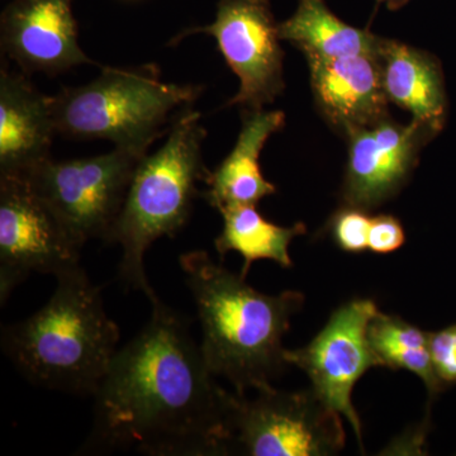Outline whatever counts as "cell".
<instances>
[{
    "mask_svg": "<svg viewBox=\"0 0 456 456\" xmlns=\"http://www.w3.org/2000/svg\"><path fill=\"white\" fill-rule=\"evenodd\" d=\"M435 371L448 388L456 384V323L437 332H428Z\"/></svg>",
    "mask_w": 456,
    "mask_h": 456,
    "instance_id": "21",
    "label": "cell"
},
{
    "mask_svg": "<svg viewBox=\"0 0 456 456\" xmlns=\"http://www.w3.org/2000/svg\"><path fill=\"white\" fill-rule=\"evenodd\" d=\"M27 77L0 69V176H25L50 159L57 134L53 98Z\"/></svg>",
    "mask_w": 456,
    "mask_h": 456,
    "instance_id": "14",
    "label": "cell"
},
{
    "mask_svg": "<svg viewBox=\"0 0 456 456\" xmlns=\"http://www.w3.org/2000/svg\"><path fill=\"white\" fill-rule=\"evenodd\" d=\"M378 312L370 299L345 303L310 344L284 353L288 365L308 375L317 397L350 422L360 445L362 426L353 404V391L369 369L380 367L368 340L369 323Z\"/></svg>",
    "mask_w": 456,
    "mask_h": 456,
    "instance_id": "10",
    "label": "cell"
},
{
    "mask_svg": "<svg viewBox=\"0 0 456 456\" xmlns=\"http://www.w3.org/2000/svg\"><path fill=\"white\" fill-rule=\"evenodd\" d=\"M436 134L424 125H401L391 117L345 134L349 143L342 206L371 211L399 193L425 145Z\"/></svg>",
    "mask_w": 456,
    "mask_h": 456,
    "instance_id": "11",
    "label": "cell"
},
{
    "mask_svg": "<svg viewBox=\"0 0 456 456\" xmlns=\"http://www.w3.org/2000/svg\"><path fill=\"white\" fill-rule=\"evenodd\" d=\"M278 26L270 0H220L211 25L179 33L170 45L197 33L211 36L240 80L239 92L227 106L260 110L273 103L285 86Z\"/></svg>",
    "mask_w": 456,
    "mask_h": 456,
    "instance_id": "9",
    "label": "cell"
},
{
    "mask_svg": "<svg viewBox=\"0 0 456 456\" xmlns=\"http://www.w3.org/2000/svg\"><path fill=\"white\" fill-rule=\"evenodd\" d=\"M378 2L383 3L391 11H397V9L404 7L411 0H378Z\"/></svg>",
    "mask_w": 456,
    "mask_h": 456,
    "instance_id": "23",
    "label": "cell"
},
{
    "mask_svg": "<svg viewBox=\"0 0 456 456\" xmlns=\"http://www.w3.org/2000/svg\"><path fill=\"white\" fill-rule=\"evenodd\" d=\"M406 241V233L397 217L378 215L371 217L369 228L368 250L374 254H391Z\"/></svg>",
    "mask_w": 456,
    "mask_h": 456,
    "instance_id": "22",
    "label": "cell"
},
{
    "mask_svg": "<svg viewBox=\"0 0 456 456\" xmlns=\"http://www.w3.org/2000/svg\"><path fill=\"white\" fill-rule=\"evenodd\" d=\"M224 217V228L215 240L216 250L224 259L236 251L244 259L241 277H248L251 265L257 260H272L285 269L292 268L289 245L296 237L305 235L302 222L283 227L266 221L256 206H230L218 211Z\"/></svg>",
    "mask_w": 456,
    "mask_h": 456,
    "instance_id": "18",
    "label": "cell"
},
{
    "mask_svg": "<svg viewBox=\"0 0 456 456\" xmlns=\"http://www.w3.org/2000/svg\"><path fill=\"white\" fill-rule=\"evenodd\" d=\"M279 37L303 53L323 57L379 55L384 37L336 17L325 0H299L293 16L279 23Z\"/></svg>",
    "mask_w": 456,
    "mask_h": 456,
    "instance_id": "17",
    "label": "cell"
},
{
    "mask_svg": "<svg viewBox=\"0 0 456 456\" xmlns=\"http://www.w3.org/2000/svg\"><path fill=\"white\" fill-rule=\"evenodd\" d=\"M0 49L26 75H59L75 66L103 65L79 45L71 0H13L0 18Z\"/></svg>",
    "mask_w": 456,
    "mask_h": 456,
    "instance_id": "12",
    "label": "cell"
},
{
    "mask_svg": "<svg viewBox=\"0 0 456 456\" xmlns=\"http://www.w3.org/2000/svg\"><path fill=\"white\" fill-rule=\"evenodd\" d=\"M256 397L233 392L228 416V455L330 456L345 448L341 415L311 389L257 391Z\"/></svg>",
    "mask_w": 456,
    "mask_h": 456,
    "instance_id": "6",
    "label": "cell"
},
{
    "mask_svg": "<svg viewBox=\"0 0 456 456\" xmlns=\"http://www.w3.org/2000/svg\"><path fill=\"white\" fill-rule=\"evenodd\" d=\"M378 60L388 101L412 114L413 121L439 134L448 118V95L437 57L384 38Z\"/></svg>",
    "mask_w": 456,
    "mask_h": 456,
    "instance_id": "16",
    "label": "cell"
},
{
    "mask_svg": "<svg viewBox=\"0 0 456 456\" xmlns=\"http://www.w3.org/2000/svg\"><path fill=\"white\" fill-rule=\"evenodd\" d=\"M368 340L379 359L380 367L392 370L403 369L417 375L430 397L445 391L446 387L441 383L432 362L428 332L401 317L378 312L369 323Z\"/></svg>",
    "mask_w": 456,
    "mask_h": 456,
    "instance_id": "19",
    "label": "cell"
},
{
    "mask_svg": "<svg viewBox=\"0 0 456 456\" xmlns=\"http://www.w3.org/2000/svg\"><path fill=\"white\" fill-rule=\"evenodd\" d=\"M370 222L364 209L342 206L330 220V235L342 251L362 254L368 250Z\"/></svg>",
    "mask_w": 456,
    "mask_h": 456,
    "instance_id": "20",
    "label": "cell"
},
{
    "mask_svg": "<svg viewBox=\"0 0 456 456\" xmlns=\"http://www.w3.org/2000/svg\"><path fill=\"white\" fill-rule=\"evenodd\" d=\"M206 128L200 113L185 110L171 126L167 140L152 155L146 154L132 175L118 218L108 244L122 248L119 277L123 283L158 298L147 279L143 257L150 246L163 236L174 237L191 217L198 183L209 170L203 163Z\"/></svg>",
    "mask_w": 456,
    "mask_h": 456,
    "instance_id": "4",
    "label": "cell"
},
{
    "mask_svg": "<svg viewBox=\"0 0 456 456\" xmlns=\"http://www.w3.org/2000/svg\"><path fill=\"white\" fill-rule=\"evenodd\" d=\"M305 56L318 110L336 130L346 134L389 118L378 56Z\"/></svg>",
    "mask_w": 456,
    "mask_h": 456,
    "instance_id": "13",
    "label": "cell"
},
{
    "mask_svg": "<svg viewBox=\"0 0 456 456\" xmlns=\"http://www.w3.org/2000/svg\"><path fill=\"white\" fill-rule=\"evenodd\" d=\"M101 70L97 79L51 97L57 134L107 140L117 149L145 156L203 92L193 84L165 83L156 65Z\"/></svg>",
    "mask_w": 456,
    "mask_h": 456,
    "instance_id": "5",
    "label": "cell"
},
{
    "mask_svg": "<svg viewBox=\"0 0 456 456\" xmlns=\"http://www.w3.org/2000/svg\"><path fill=\"white\" fill-rule=\"evenodd\" d=\"M151 305V320L117 351L94 393L86 449L228 455L233 393L216 382L187 320L159 297Z\"/></svg>",
    "mask_w": 456,
    "mask_h": 456,
    "instance_id": "1",
    "label": "cell"
},
{
    "mask_svg": "<svg viewBox=\"0 0 456 456\" xmlns=\"http://www.w3.org/2000/svg\"><path fill=\"white\" fill-rule=\"evenodd\" d=\"M143 156L117 149L73 160L47 159L22 176L80 246L107 241Z\"/></svg>",
    "mask_w": 456,
    "mask_h": 456,
    "instance_id": "7",
    "label": "cell"
},
{
    "mask_svg": "<svg viewBox=\"0 0 456 456\" xmlns=\"http://www.w3.org/2000/svg\"><path fill=\"white\" fill-rule=\"evenodd\" d=\"M179 263L196 302L203 330L200 346L209 371L226 378L240 395L273 387L288 367L281 342L305 296L257 292L206 251L183 254Z\"/></svg>",
    "mask_w": 456,
    "mask_h": 456,
    "instance_id": "2",
    "label": "cell"
},
{
    "mask_svg": "<svg viewBox=\"0 0 456 456\" xmlns=\"http://www.w3.org/2000/svg\"><path fill=\"white\" fill-rule=\"evenodd\" d=\"M77 244L22 176H0V299L33 272L60 275L80 268Z\"/></svg>",
    "mask_w": 456,
    "mask_h": 456,
    "instance_id": "8",
    "label": "cell"
},
{
    "mask_svg": "<svg viewBox=\"0 0 456 456\" xmlns=\"http://www.w3.org/2000/svg\"><path fill=\"white\" fill-rule=\"evenodd\" d=\"M56 279L45 307L4 329L3 349L33 383L94 395L118 351L119 329L82 268Z\"/></svg>",
    "mask_w": 456,
    "mask_h": 456,
    "instance_id": "3",
    "label": "cell"
},
{
    "mask_svg": "<svg viewBox=\"0 0 456 456\" xmlns=\"http://www.w3.org/2000/svg\"><path fill=\"white\" fill-rule=\"evenodd\" d=\"M284 125L281 110H245L235 147L204 182L207 189L200 196L207 203L217 211L230 206H257L277 191L261 173L260 155L266 141Z\"/></svg>",
    "mask_w": 456,
    "mask_h": 456,
    "instance_id": "15",
    "label": "cell"
}]
</instances>
